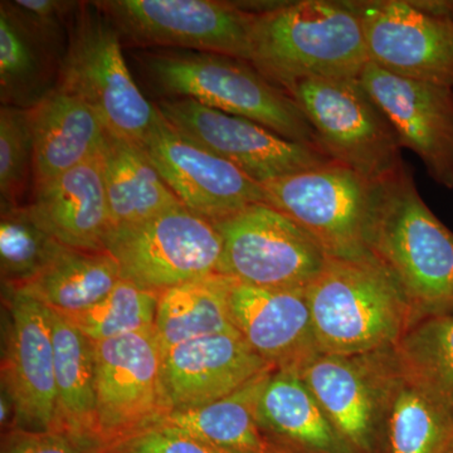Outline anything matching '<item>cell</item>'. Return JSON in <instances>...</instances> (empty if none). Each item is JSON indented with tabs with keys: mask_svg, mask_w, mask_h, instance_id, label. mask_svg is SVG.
I'll return each mask as SVG.
<instances>
[{
	"mask_svg": "<svg viewBox=\"0 0 453 453\" xmlns=\"http://www.w3.org/2000/svg\"><path fill=\"white\" fill-rule=\"evenodd\" d=\"M255 14L250 64L285 91L305 80L359 79L371 62L351 0L267 3Z\"/></svg>",
	"mask_w": 453,
	"mask_h": 453,
	"instance_id": "cell-1",
	"label": "cell"
},
{
	"mask_svg": "<svg viewBox=\"0 0 453 453\" xmlns=\"http://www.w3.org/2000/svg\"><path fill=\"white\" fill-rule=\"evenodd\" d=\"M366 246L417 319L453 312V232L429 210L407 166L372 186Z\"/></svg>",
	"mask_w": 453,
	"mask_h": 453,
	"instance_id": "cell-2",
	"label": "cell"
},
{
	"mask_svg": "<svg viewBox=\"0 0 453 453\" xmlns=\"http://www.w3.org/2000/svg\"><path fill=\"white\" fill-rule=\"evenodd\" d=\"M306 296L324 354L387 350L418 321L398 283L372 256L327 258Z\"/></svg>",
	"mask_w": 453,
	"mask_h": 453,
	"instance_id": "cell-3",
	"label": "cell"
},
{
	"mask_svg": "<svg viewBox=\"0 0 453 453\" xmlns=\"http://www.w3.org/2000/svg\"><path fill=\"white\" fill-rule=\"evenodd\" d=\"M144 67L154 85L168 97L192 98L320 150L314 129L294 98L249 61L184 50L149 53Z\"/></svg>",
	"mask_w": 453,
	"mask_h": 453,
	"instance_id": "cell-4",
	"label": "cell"
},
{
	"mask_svg": "<svg viewBox=\"0 0 453 453\" xmlns=\"http://www.w3.org/2000/svg\"><path fill=\"white\" fill-rule=\"evenodd\" d=\"M120 40V32L95 3L80 5L71 19L56 86L88 104L110 135L140 146L159 110L134 81Z\"/></svg>",
	"mask_w": 453,
	"mask_h": 453,
	"instance_id": "cell-5",
	"label": "cell"
},
{
	"mask_svg": "<svg viewBox=\"0 0 453 453\" xmlns=\"http://www.w3.org/2000/svg\"><path fill=\"white\" fill-rule=\"evenodd\" d=\"M315 131L319 148L372 184L405 168L392 125L359 79H314L288 88Z\"/></svg>",
	"mask_w": 453,
	"mask_h": 453,
	"instance_id": "cell-6",
	"label": "cell"
},
{
	"mask_svg": "<svg viewBox=\"0 0 453 453\" xmlns=\"http://www.w3.org/2000/svg\"><path fill=\"white\" fill-rule=\"evenodd\" d=\"M213 223L223 243L219 273L244 285L306 291L329 258L311 235L266 203Z\"/></svg>",
	"mask_w": 453,
	"mask_h": 453,
	"instance_id": "cell-7",
	"label": "cell"
},
{
	"mask_svg": "<svg viewBox=\"0 0 453 453\" xmlns=\"http://www.w3.org/2000/svg\"><path fill=\"white\" fill-rule=\"evenodd\" d=\"M265 203L311 235L327 257L372 256L366 246L372 186L333 162L262 183Z\"/></svg>",
	"mask_w": 453,
	"mask_h": 453,
	"instance_id": "cell-8",
	"label": "cell"
},
{
	"mask_svg": "<svg viewBox=\"0 0 453 453\" xmlns=\"http://www.w3.org/2000/svg\"><path fill=\"white\" fill-rule=\"evenodd\" d=\"M222 249L214 223L184 205L139 225L113 228L106 242L122 279L159 294L219 273Z\"/></svg>",
	"mask_w": 453,
	"mask_h": 453,
	"instance_id": "cell-9",
	"label": "cell"
},
{
	"mask_svg": "<svg viewBox=\"0 0 453 453\" xmlns=\"http://www.w3.org/2000/svg\"><path fill=\"white\" fill-rule=\"evenodd\" d=\"M95 4L134 43L251 59L256 14L242 3L104 0Z\"/></svg>",
	"mask_w": 453,
	"mask_h": 453,
	"instance_id": "cell-10",
	"label": "cell"
},
{
	"mask_svg": "<svg viewBox=\"0 0 453 453\" xmlns=\"http://www.w3.org/2000/svg\"><path fill=\"white\" fill-rule=\"evenodd\" d=\"M162 362L155 329L95 342L97 451L151 427L166 413Z\"/></svg>",
	"mask_w": 453,
	"mask_h": 453,
	"instance_id": "cell-11",
	"label": "cell"
},
{
	"mask_svg": "<svg viewBox=\"0 0 453 453\" xmlns=\"http://www.w3.org/2000/svg\"><path fill=\"white\" fill-rule=\"evenodd\" d=\"M169 124L228 160L257 183L333 163L323 151L283 138L264 125L184 97L157 104Z\"/></svg>",
	"mask_w": 453,
	"mask_h": 453,
	"instance_id": "cell-12",
	"label": "cell"
},
{
	"mask_svg": "<svg viewBox=\"0 0 453 453\" xmlns=\"http://www.w3.org/2000/svg\"><path fill=\"white\" fill-rule=\"evenodd\" d=\"M140 146L181 204L203 219L217 222L265 203L261 184L188 138L160 112Z\"/></svg>",
	"mask_w": 453,
	"mask_h": 453,
	"instance_id": "cell-13",
	"label": "cell"
},
{
	"mask_svg": "<svg viewBox=\"0 0 453 453\" xmlns=\"http://www.w3.org/2000/svg\"><path fill=\"white\" fill-rule=\"evenodd\" d=\"M3 291L8 315L2 354V390L13 404L12 429L53 431L56 372L50 309L25 291Z\"/></svg>",
	"mask_w": 453,
	"mask_h": 453,
	"instance_id": "cell-14",
	"label": "cell"
},
{
	"mask_svg": "<svg viewBox=\"0 0 453 453\" xmlns=\"http://www.w3.org/2000/svg\"><path fill=\"white\" fill-rule=\"evenodd\" d=\"M359 81L392 125L401 148L412 150L437 184L453 189V88L408 79L372 62Z\"/></svg>",
	"mask_w": 453,
	"mask_h": 453,
	"instance_id": "cell-15",
	"label": "cell"
},
{
	"mask_svg": "<svg viewBox=\"0 0 453 453\" xmlns=\"http://www.w3.org/2000/svg\"><path fill=\"white\" fill-rule=\"evenodd\" d=\"M365 27L369 61L418 81L453 88V20L411 0H351Z\"/></svg>",
	"mask_w": 453,
	"mask_h": 453,
	"instance_id": "cell-16",
	"label": "cell"
},
{
	"mask_svg": "<svg viewBox=\"0 0 453 453\" xmlns=\"http://www.w3.org/2000/svg\"><path fill=\"white\" fill-rule=\"evenodd\" d=\"M388 351L350 357L320 353L297 372L356 453H378L380 449Z\"/></svg>",
	"mask_w": 453,
	"mask_h": 453,
	"instance_id": "cell-17",
	"label": "cell"
},
{
	"mask_svg": "<svg viewBox=\"0 0 453 453\" xmlns=\"http://www.w3.org/2000/svg\"><path fill=\"white\" fill-rule=\"evenodd\" d=\"M267 369L273 368L240 333L219 334L173 347L163 353L162 362L166 413L211 403Z\"/></svg>",
	"mask_w": 453,
	"mask_h": 453,
	"instance_id": "cell-18",
	"label": "cell"
},
{
	"mask_svg": "<svg viewBox=\"0 0 453 453\" xmlns=\"http://www.w3.org/2000/svg\"><path fill=\"white\" fill-rule=\"evenodd\" d=\"M229 310L237 332L275 371L299 372L320 354L306 291L271 290L235 281Z\"/></svg>",
	"mask_w": 453,
	"mask_h": 453,
	"instance_id": "cell-19",
	"label": "cell"
},
{
	"mask_svg": "<svg viewBox=\"0 0 453 453\" xmlns=\"http://www.w3.org/2000/svg\"><path fill=\"white\" fill-rule=\"evenodd\" d=\"M27 207L38 225L68 249L106 251L112 223L101 153L35 184V196Z\"/></svg>",
	"mask_w": 453,
	"mask_h": 453,
	"instance_id": "cell-20",
	"label": "cell"
},
{
	"mask_svg": "<svg viewBox=\"0 0 453 453\" xmlns=\"http://www.w3.org/2000/svg\"><path fill=\"white\" fill-rule=\"evenodd\" d=\"M32 129L35 186L97 157L109 134L88 104L58 86L32 107Z\"/></svg>",
	"mask_w": 453,
	"mask_h": 453,
	"instance_id": "cell-21",
	"label": "cell"
},
{
	"mask_svg": "<svg viewBox=\"0 0 453 453\" xmlns=\"http://www.w3.org/2000/svg\"><path fill=\"white\" fill-rule=\"evenodd\" d=\"M256 419L267 442L280 449L295 453H356L297 372H271Z\"/></svg>",
	"mask_w": 453,
	"mask_h": 453,
	"instance_id": "cell-22",
	"label": "cell"
},
{
	"mask_svg": "<svg viewBox=\"0 0 453 453\" xmlns=\"http://www.w3.org/2000/svg\"><path fill=\"white\" fill-rule=\"evenodd\" d=\"M50 320L56 372L53 431L73 441L81 451L95 453L98 449L95 342L55 310L50 309Z\"/></svg>",
	"mask_w": 453,
	"mask_h": 453,
	"instance_id": "cell-23",
	"label": "cell"
},
{
	"mask_svg": "<svg viewBox=\"0 0 453 453\" xmlns=\"http://www.w3.org/2000/svg\"><path fill=\"white\" fill-rule=\"evenodd\" d=\"M452 441L453 417L404 374L389 349L378 453H446Z\"/></svg>",
	"mask_w": 453,
	"mask_h": 453,
	"instance_id": "cell-24",
	"label": "cell"
},
{
	"mask_svg": "<svg viewBox=\"0 0 453 453\" xmlns=\"http://www.w3.org/2000/svg\"><path fill=\"white\" fill-rule=\"evenodd\" d=\"M101 162L112 229L139 225L183 205L142 146L107 134Z\"/></svg>",
	"mask_w": 453,
	"mask_h": 453,
	"instance_id": "cell-25",
	"label": "cell"
},
{
	"mask_svg": "<svg viewBox=\"0 0 453 453\" xmlns=\"http://www.w3.org/2000/svg\"><path fill=\"white\" fill-rule=\"evenodd\" d=\"M234 282L222 273H211L163 291L154 326L163 353L192 340L238 333L229 310Z\"/></svg>",
	"mask_w": 453,
	"mask_h": 453,
	"instance_id": "cell-26",
	"label": "cell"
},
{
	"mask_svg": "<svg viewBox=\"0 0 453 453\" xmlns=\"http://www.w3.org/2000/svg\"><path fill=\"white\" fill-rule=\"evenodd\" d=\"M273 371L275 369H267L259 372L231 395L211 403L165 413L157 423L180 429L223 449L266 453L270 443L259 431L256 413L259 398Z\"/></svg>",
	"mask_w": 453,
	"mask_h": 453,
	"instance_id": "cell-27",
	"label": "cell"
},
{
	"mask_svg": "<svg viewBox=\"0 0 453 453\" xmlns=\"http://www.w3.org/2000/svg\"><path fill=\"white\" fill-rule=\"evenodd\" d=\"M118 262L107 251L65 249L25 291L61 315L88 310L121 281Z\"/></svg>",
	"mask_w": 453,
	"mask_h": 453,
	"instance_id": "cell-28",
	"label": "cell"
},
{
	"mask_svg": "<svg viewBox=\"0 0 453 453\" xmlns=\"http://www.w3.org/2000/svg\"><path fill=\"white\" fill-rule=\"evenodd\" d=\"M58 53L38 37L9 5L0 3L2 105L32 109L50 91Z\"/></svg>",
	"mask_w": 453,
	"mask_h": 453,
	"instance_id": "cell-29",
	"label": "cell"
},
{
	"mask_svg": "<svg viewBox=\"0 0 453 453\" xmlns=\"http://www.w3.org/2000/svg\"><path fill=\"white\" fill-rule=\"evenodd\" d=\"M393 351L404 374L453 417V312L416 321Z\"/></svg>",
	"mask_w": 453,
	"mask_h": 453,
	"instance_id": "cell-30",
	"label": "cell"
},
{
	"mask_svg": "<svg viewBox=\"0 0 453 453\" xmlns=\"http://www.w3.org/2000/svg\"><path fill=\"white\" fill-rule=\"evenodd\" d=\"M67 247L38 225L28 207L2 208L0 273L3 288H25L55 262Z\"/></svg>",
	"mask_w": 453,
	"mask_h": 453,
	"instance_id": "cell-31",
	"label": "cell"
},
{
	"mask_svg": "<svg viewBox=\"0 0 453 453\" xmlns=\"http://www.w3.org/2000/svg\"><path fill=\"white\" fill-rule=\"evenodd\" d=\"M159 296V292L121 279L107 296L91 308L62 316L91 342H105L154 329Z\"/></svg>",
	"mask_w": 453,
	"mask_h": 453,
	"instance_id": "cell-32",
	"label": "cell"
},
{
	"mask_svg": "<svg viewBox=\"0 0 453 453\" xmlns=\"http://www.w3.org/2000/svg\"><path fill=\"white\" fill-rule=\"evenodd\" d=\"M32 109L0 107V205L17 207L33 177Z\"/></svg>",
	"mask_w": 453,
	"mask_h": 453,
	"instance_id": "cell-33",
	"label": "cell"
},
{
	"mask_svg": "<svg viewBox=\"0 0 453 453\" xmlns=\"http://www.w3.org/2000/svg\"><path fill=\"white\" fill-rule=\"evenodd\" d=\"M95 453H246L205 442L180 429L157 425L110 443Z\"/></svg>",
	"mask_w": 453,
	"mask_h": 453,
	"instance_id": "cell-34",
	"label": "cell"
},
{
	"mask_svg": "<svg viewBox=\"0 0 453 453\" xmlns=\"http://www.w3.org/2000/svg\"><path fill=\"white\" fill-rule=\"evenodd\" d=\"M8 3L20 19L57 53L65 20L73 18L80 7V3L62 0H16Z\"/></svg>",
	"mask_w": 453,
	"mask_h": 453,
	"instance_id": "cell-35",
	"label": "cell"
},
{
	"mask_svg": "<svg viewBox=\"0 0 453 453\" xmlns=\"http://www.w3.org/2000/svg\"><path fill=\"white\" fill-rule=\"evenodd\" d=\"M2 453H85L73 441L55 431L11 429L3 437Z\"/></svg>",
	"mask_w": 453,
	"mask_h": 453,
	"instance_id": "cell-36",
	"label": "cell"
},
{
	"mask_svg": "<svg viewBox=\"0 0 453 453\" xmlns=\"http://www.w3.org/2000/svg\"><path fill=\"white\" fill-rule=\"evenodd\" d=\"M266 453H295L291 451H288V449H280V447L271 445L268 446V449Z\"/></svg>",
	"mask_w": 453,
	"mask_h": 453,
	"instance_id": "cell-37",
	"label": "cell"
},
{
	"mask_svg": "<svg viewBox=\"0 0 453 453\" xmlns=\"http://www.w3.org/2000/svg\"><path fill=\"white\" fill-rule=\"evenodd\" d=\"M446 453H453V441L451 442V445H449V449H447Z\"/></svg>",
	"mask_w": 453,
	"mask_h": 453,
	"instance_id": "cell-38",
	"label": "cell"
}]
</instances>
